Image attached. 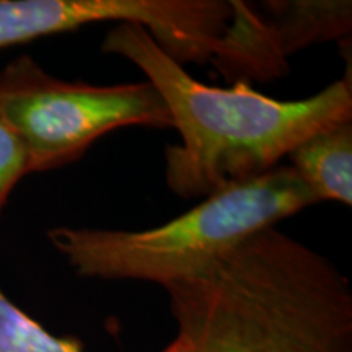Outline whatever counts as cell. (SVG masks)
Returning <instances> with one entry per match:
<instances>
[{
    "label": "cell",
    "instance_id": "1",
    "mask_svg": "<svg viewBox=\"0 0 352 352\" xmlns=\"http://www.w3.org/2000/svg\"><path fill=\"white\" fill-rule=\"evenodd\" d=\"M160 352H352V289L336 264L276 227L165 287Z\"/></svg>",
    "mask_w": 352,
    "mask_h": 352
},
{
    "label": "cell",
    "instance_id": "2",
    "mask_svg": "<svg viewBox=\"0 0 352 352\" xmlns=\"http://www.w3.org/2000/svg\"><path fill=\"white\" fill-rule=\"evenodd\" d=\"M101 51L142 70L164 98L182 144L165 148V179L176 196L208 197L274 168L311 134L352 120L351 70L302 100H276L245 80L206 85L186 72L140 25L120 23Z\"/></svg>",
    "mask_w": 352,
    "mask_h": 352
},
{
    "label": "cell",
    "instance_id": "3",
    "mask_svg": "<svg viewBox=\"0 0 352 352\" xmlns=\"http://www.w3.org/2000/svg\"><path fill=\"white\" fill-rule=\"evenodd\" d=\"M318 204L290 165L232 183L170 222L147 230L54 227L47 240L82 277L168 287L241 241Z\"/></svg>",
    "mask_w": 352,
    "mask_h": 352
},
{
    "label": "cell",
    "instance_id": "4",
    "mask_svg": "<svg viewBox=\"0 0 352 352\" xmlns=\"http://www.w3.org/2000/svg\"><path fill=\"white\" fill-rule=\"evenodd\" d=\"M0 109L25 145L30 173L74 164L95 140L120 127L173 126L151 82H65L30 56L0 70Z\"/></svg>",
    "mask_w": 352,
    "mask_h": 352
},
{
    "label": "cell",
    "instance_id": "5",
    "mask_svg": "<svg viewBox=\"0 0 352 352\" xmlns=\"http://www.w3.org/2000/svg\"><path fill=\"white\" fill-rule=\"evenodd\" d=\"M232 13L227 0H0V47L118 21L144 26L179 64H206Z\"/></svg>",
    "mask_w": 352,
    "mask_h": 352
},
{
    "label": "cell",
    "instance_id": "6",
    "mask_svg": "<svg viewBox=\"0 0 352 352\" xmlns=\"http://www.w3.org/2000/svg\"><path fill=\"white\" fill-rule=\"evenodd\" d=\"M287 158L318 202L352 204V120L315 132Z\"/></svg>",
    "mask_w": 352,
    "mask_h": 352
},
{
    "label": "cell",
    "instance_id": "7",
    "mask_svg": "<svg viewBox=\"0 0 352 352\" xmlns=\"http://www.w3.org/2000/svg\"><path fill=\"white\" fill-rule=\"evenodd\" d=\"M272 43L285 59L315 43L351 36L349 0H270L263 3Z\"/></svg>",
    "mask_w": 352,
    "mask_h": 352
},
{
    "label": "cell",
    "instance_id": "8",
    "mask_svg": "<svg viewBox=\"0 0 352 352\" xmlns=\"http://www.w3.org/2000/svg\"><path fill=\"white\" fill-rule=\"evenodd\" d=\"M0 352H85L76 336H56L0 290Z\"/></svg>",
    "mask_w": 352,
    "mask_h": 352
},
{
    "label": "cell",
    "instance_id": "9",
    "mask_svg": "<svg viewBox=\"0 0 352 352\" xmlns=\"http://www.w3.org/2000/svg\"><path fill=\"white\" fill-rule=\"evenodd\" d=\"M28 173L25 145L0 109V214L6 208L13 188Z\"/></svg>",
    "mask_w": 352,
    "mask_h": 352
}]
</instances>
